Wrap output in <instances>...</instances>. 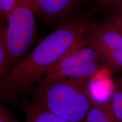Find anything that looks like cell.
I'll use <instances>...</instances> for the list:
<instances>
[{"label": "cell", "mask_w": 122, "mask_h": 122, "mask_svg": "<svg viewBox=\"0 0 122 122\" xmlns=\"http://www.w3.org/2000/svg\"><path fill=\"white\" fill-rule=\"evenodd\" d=\"M89 25L72 21L46 36L0 80V102H10L37 82L85 34Z\"/></svg>", "instance_id": "1"}, {"label": "cell", "mask_w": 122, "mask_h": 122, "mask_svg": "<svg viewBox=\"0 0 122 122\" xmlns=\"http://www.w3.org/2000/svg\"><path fill=\"white\" fill-rule=\"evenodd\" d=\"M88 81L61 79L40 83L32 103L69 122H84L93 104Z\"/></svg>", "instance_id": "2"}, {"label": "cell", "mask_w": 122, "mask_h": 122, "mask_svg": "<svg viewBox=\"0 0 122 122\" xmlns=\"http://www.w3.org/2000/svg\"><path fill=\"white\" fill-rule=\"evenodd\" d=\"M106 64L88 30L73 48L46 73L39 84L61 79L89 81L102 70Z\"/></svg>", "instance_id": "3"}, {"label": "cell", "mask_w": 122, "mask_h": 122, "mask_svg": "<svg viewBox=\"0 0 122 122\" xmlns=\"http://www.w3.org/2000/svg\"><path fill=\"white\" fill-rule=\"evenodd\" d=\"M33 0H15L6 19V42L10 64L28 49L35 28Z\"/></svg>", "instance_id": "4"}, {"label": "cell", "mask_w": 122, "mask_h": 122, "mask_svg": "<svg viewBox=\"0 0 122 122\" xmlns=\"http://www.w3.org/2000/svg\"><path fill=\"white\" fill-rule=\"evenodd\" d=\"M88 34L98 49L106 70L122 72V34L109 21L89 25Z\"/></svg>", "instance_id": "5"}, {"label": "cell", "mask_w": 122, "mask_h": 122, "mask_svg": "<svg viewBox=\"0 0 122 122\" xmlns=\"http://www.w3.org/2000/svg\"><path fill=\"white\" fill-rule=\"evenodd\" d=\"M77 0H33L36 13L45 19L57 18L66 13Z\"/></svg>", "instance_id": "6"}, {"label": "cell", "mask_w": 122, "mask_h": 122, "mask_svg": "<svg viewBox=\"0 0 122 122\" xmlns=\"http://www.w3.org/2000/svg\"><path fill=\"white\" fill-rule=\"evenodd\" d=\"M84 122H119L111 109L109 101L105 102L93 103Z\"/></svg>", "instance_id": "7"}, {"label": "cell", "mask_w": 122, "mask_h": 122, "mask_svg": "<svg viewBox=\"0 0 122 122\" xmlns=\"http://www.w3.org/2000/svg\"><path fill=\"white\" fill-rule=\"evenodd\" d=\"M24 122H69L32 102L24 109Z\"/></svg>", "instance_id": "8"}, {"label": "cell", "mask_w": 122, "mask_h": 122, "mask_svg": "<svg viewBox=\"0 0 122 122\" xmlns=\"http://www.w3.org/2000/svg\"><path fill=\"white\" fill-rule=\"evenodd\" d=\"M109 101L116 118L119 122H122V76L114 83Z\"/></svg>", "instance_id": "9"}, {"label": "cell", "mask_w": 122, "mask_h": 122, "mask_svg": "<svg viewBox=\"0 0 122 122\" xmlns=\"http://www.w3.org/2000/svg\"><path fill=\"white\" fill-rule=\"evenodd\" d=\"M5 29L0 25V80L11 70V64L6 42Z\"/></svg>", "instance_id": "10"}, {"label": "cell", "mask_w": 122, "mask_h": 122, "mask_svg": "<svg viewBox=\"0 0 122 122\" xmlns=\"http://www.w3.org/2000/svg\"><path fill=\"white\" fill-rule=\"evenodd\" d=\"M0 122H18L15 117L0 102Z\"/></svg>", "instance_id": "11"}, {"label": "cell", "mask_w": 122, "mask_h": 122, "mask_svg": "<svg viewBox=\"0 0 122 122\" xmlns=\"http://www.w3.org/2000/svg\"><path fill=\"white\" fill-rule=\"evenodd\" d=\"M15 0H0V16L7 19Z\"/></svg>", "instance_id": "12"}, {"label": "cell", "mask_w": 122, "mask_h": 122, "mask_svg": "<svg viewBox=\"0 0 122 122\" xmlns=\"http://www.w3.org/2000/svg\"><path fill=\"white\" fill-rule=\"evenodd\" d=\"M115 13L110 21L122 25V3L116 6Z\"/></svg>", "instance_id": "13"}, {"label": "cell", "mask_w": 122, "mask_h": 122, "mask_svg": "<svg viewBox=\"0 0 122 122\" xmlns=\"http://www.w3.org/2000/svg\"><path fill=\"white\" fill-rule=\"evenodd\" d=\"M96 1L100 5L106 7L116 6L122 3V0H96Z\"/></svg>", "instance_id": "14"}, {"label": "cell", "mask_w": 122, "mask_h": 122, "mask_svg": "<svg viewBox=\"0 0 122 122\" xmlns=\"http://www.w3.org/2000/svg\"><path fill=\"white\" fill-rule=\"evenodd\" d=\"M109 22H110L111 24H113L114 26H115L116 28L118 29V30H119V31L122 34V24H118V23H116L112 22H111V21H110V20H109Z\"/></svg>", "instance_id": "15"}]
</instances>
